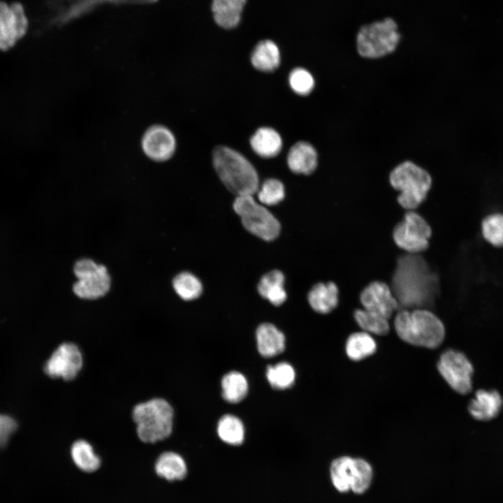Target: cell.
Listing matches in <instances>:
<instances>
[{
	"instance_id": "obj_1",
	"label": "cell",
	"mask_w": 503,
	"mask_h": 503,
	"mask_svg": "<svg viewBox=\"0 0 503 503\" xmlns=\"http://www.w3.org/2000/svg\"><path fill=\"white\" fill-rule=\"evenodd\" d=\"M400 309L431 310L439 296V278L421 254L402 252L389 284Z\"/></svg>"
},
{
	"instance_id": "obj_2",
	"label": "cell",
	"mask_w": 503,
	"mask_h": 503,
	"mask_svg": "<svg viewBox=\"0 0 503 503\" xmlns=\"http://www.w3.org/2000/svg\"><path fill=\"white\" fill-rule=\"evenodd\" d=\"M393 327L402 341L417 347L435 349L445 337L442 321L425 308L399 309L395 314Z\"/></svg>"
},
{
	"instance_id": "obj_3",
	"label": "cell",
	"mask_w": 503,
	"mask_h": 503,
	"mask_svg": "<svg viewBox=\"0 0 503 503\" xmlns=\"http://www.w3.org/2000/svg\"><path fill=\"white\" fill-rule=\"evenodd\" d=\"M212 161L218 176L230 191L238 196L257 192V172L242 154L231 147L219 145L213 150Z\"/></svg>"
},
{
	"instance_id": "obj_4",
	"label": "cell",
	"mask_w": 503,
	"mask_h": 503,
	"mask_svg": "<svg viewBox=\"0 0 503 503\" xmlns=\"http://www.w3.org/2000/svg\"><path fill=\"white\" fill-rule=\"evenodd\" d=\"M388 182L398 194L399 205L406 210H415L425 201L432 188L429 173L411 161H404L389 174Z\"/></svg>"
},
{
	"instance_id": "obj_5",
	"label": "cell",
	"mask_w": 503,
	"mask_h": 503,
	"mask_svg": "<svg viewBox=\"0 0 503 503\" xmlns=\"http://www.w3.org/2000/svg\"><path fill=\"white\" fill-rule=\"evenodd\" d=\"M173 409L164 399L153 398L136 405L132 416L138 438L155 443L168 437L173 425Z\"/></svg>"
},
{
	"instance_id": "obj_6",
	"label": "cell",
	"mask_w": 503,
	"mask_h": 503,
	"mask_svg": "<svg viewBox=\"0 0 503 503\" xmlns=\"http://www.w3.org/2000/svg\"><path fill=\"white\" fill-rule=\"evenodd\" d=\"M400 34L395 22L391 18L363 26L357 35V49L363 57L379 58L393 52Z\"/></svg>"
},
{
	"instance_id": "obj_7",
	"label": "cell",
	"mask_w": 503,
	"mask_h": 503,
	"mask_svg": "<svg viewBox=\"0 0 503 503\" xmlns=\"http://www.w3.org/2000/svg\"><path fill=\"white\" fill-rule=\"evenodd\" d=\"M233 209L249 233L267 241L278 236L280 231L279 221L265 205L258 203L253 195L237 196Z\"/></svg>"
},
{
	"instance_id": "obj_8",
	"label": "cell",
	"mask_w": 503,
	"mask_h": 503,
	"mask_svg": "<svg viewBox=\"0 0 503 503\" xmlns=\"http://www.w3.org/2000/svg\"><path fill=\"white\" fill-rule=\"evenodd\" d=\"M431 235L430 226L416 210H407L393 231L395 245L409 254L424 252L428 248Z\"/></svg>"
},
{
	"instance_id": "obj_9",
	"label": "cell",
	"mask_w": 503,
	"mask_h": 503,
	"mask_svg": "<svg viewBox=\"0 0 503 503\" xmlns=\"http://www.w3.org/2000/svg\"><path fill=\"white\" fill-rule=\"evenodd\" d=\"M73 271L78 280L73 289L79 298L96 299L109 291L110 277L104 265L96 264L91 259L83 258L76 262Z\"/></svg>"
},
{
	"instance_id": "obj_10",
	"label": "cell",
	"mask_w": 503,
	"mask_h": 503,
	"mask_svg": "<svg viewBox=\"0 0 503 503\" xmlns=\"http://www.w3.org/2000/svg\"><path fill=\"white\" fill-rule=\"evenodd\" d=\"M437 368L455 391L467 394L471 391L473 366L462 353L453 349L445 351L439 358Z\"/></svg>"
},
{
	"instance_id": "obj_11",
	"label": "cell",
	"mask_w": 503,
	"mask_h": 503,
	"mask_svg": "<svg viewBox=\"0 0 503 503\" xmlns=\"http://www.w3.org/2000/svg\"><path fill=\"white\" fill-rule=\"evenodd\" d=\"M29 20L23 5L0 0V50L6 51L27 33Z\"/></svg>"
},
{
	"instance_id": "obj_12",
	"label": "cell",
	"mask_w": 503,
	"mask_h": 503,
	"mask_svg": "<svg viewBox=\"0 0 503 503\" xmlns=\"http://www.w3.org/2000/svg\"><path fill=\"white\" fill-rule=\"evenodd\" d=\"M82 365V355L78 347L71 342H65L53 351L43 369L51 378L70 381L78 374Z\"/></svg>"
},
{
	"instance_id": "obj_13",
	"label": "cell",
	"mask_w": 503,
	"mask_h": 503,
	"mask_svg": "<svg viewBox=\"0 0 503 503\" xmlns=\"http://www.w3.org/2000/svg\"><path fill=\"white\" fill-rule=\"evenodd\" d=\"M359 300L363 309L388 320L400 309L390 286L381 281H373L367 285L360 292Z\"/></svg>"
},
{
	"instance_id": "obj_14",
	"label": "cell",
	"mask_w": 503,
	"mask_h": 503,
	"mask_svg": "<svg viewBox=\"0 0 503 503\" xmlns=\"http://www.w3.org/2000/svg\"><path fill=\"white\" fill-rule=\"evenodd\" d=\"M176 147L173 133L166 127L155 125L148 129L142 139V148L147 156L156 161L170 158Z\"/></svg>"
},
{
	"instance_id": "obj_15",
	"label": "cell",
	"mask_w": 503,
	"mask_h": 503,
	"mask_svg": "<svg viewBox=\"0 0 503 503\" xmlns=\"http://www.w3.org/2000/svg\"><path fill=\"white\" fill-rule=\"evenodd\" d=\"M307 300L311 308L316 313H331L339 305L338 286L332 281L317 282L310 289Z\"/></svg>"
},
{
	"instance_id": "obj_16",
	"label": "cell",
	"mask_w": 503,
	"mask_h": 503,
	"mask_svg": "<svg viewBox=\"0 0 503 503\" xmlns=\"http://www.w3.org/2000/svg\"><path fill=\"white\" fill-rule=\"evenodd\" d=\"M503 400L495 390H479L469 405L472 416L479 421H488L496 417L502 409Z\"/></svg>"
},
{
	"instance_id": "obj_17",
	"label": "cell",
	"mask_w": 503,
	"mask_h": 503,
	"mask_svg": "<svg viewBox=\"0 0 503 503\" xmlns=\"http://www.w3.org/2000/svg\"><path fill=\"white\" fill-rule=\"evenodd\" d=\"M315 148L307 142H298L290 149L287 156L289 169L297 174L309 175L316 168L318 159Z\"/></svg>"
},
{
	"instance_id": "obj_18",
	"label": "cell",
	"mask_w": 503,
	"mask_h": 503,
	"mask_svg": "<svg viewBox=\"0 0 503 503\" xmlns=\"http://www.w3.org/2000/svg\"><path fill=\"white\" fill-rule=\"evenodd\" d=\"M256 337L258 350L264 357L275 356L284 350V335L271 323L261 324L256 330Z\"/></svg>"
},
{
	"instance_id": "obj_19",
	"label": "cell",
	"mask_w": 503,
	"mask_h": 503,
	"mask_svg": "<svg viewBox=\"0 0 503 503\" xmlns=\"http://www.w3.org/2000/svg\"><path fill=\"white\" fill-rule=\"evenodd\" d=\"M246 0H212L215 22L225 29L235 28L240 22Z\"/></svg>"
},
{
	"instance_id": "obj_20",
	"label": "cell",
	"mask_w": 503,
	"mask_h": 503,
	"mask_svg": "<svg viewBox=\"0 0 503 503\" xmlns=\"http://www.w3.org/2000/svg\"><path fill=\"white\" fill-rule=\"evenodd\" d=\"M252 150L263 158L276 156L281 151L282 140L280 135L273 129L261 127L256 131L250 139Z\"/></svg>"
},
{
	"instance_id": "obj_21",
	"label": "cell",
	"mask_w": 503,
	"mask_h": 503,
	"mask_svg": "<svg viewBox=\"0 0 503 503\" xmlns=\"http://www.w3.org/2000/svg\"><path fill=\"white\" fill-rule=\"evenodd\" d=\"M284 284L283 273L277 270H272L262 277L258 284V291L263 298L278 306L286 299Z\"/></svg>"
},
{
	"instance_id": "obj_22",
	"label": "cell",
	"mask_w": 503,
	"mask_h": 503,
	"mask_svg": "<svg viewBox=\"0 0 503 503\" xmlns=\"http://www.w3.org/2000/svg\"><path fill=\"white\" fill-rule=\"evenodd\" d=\"M251 61L258 71H273L280 63V52L277 45L270 40L259 42L252 53Z\"/></svg>"
},
{
	"instance_id": "obj_23",
	"label": "cell",
	"mask_w": 503,
	"mask_h": 503,
	"mask_svg": "<svg viewBox=\"0 0 503 503\" xmlns=\"http://www.w3.org/2000/svg\"><path fill=\"white\" fill-rule=\"evenodd\" d=\"M355 469V458L341 456L335 459L330 467L334 487L340 493L351 490Z\"/></svg>"
},
{
	"instance_id": "obj_24",
	"label": "cell",
	"mask_w": 503,
	"mask_h": 503,
	"mask_svg": "<svg viewBox=\"0 0 503 503\" xmlns=\"http://www.w3.org/2000/svg\"><path fill=\"white\" fill-rule=\"evenodd\" d=\"M157 474L168 481L180 480L187 474V465L183 458L175 452H164L155 464Z\"/></svg>"
},
{
	"instance_id": "obj_25",
	"label": "cell",
	"mask_w": 503,
	"mask_h": 503,
	"mask_svg": "<svg viewBox=\"0 0 503 503\" xmlns=\"http://www.w3.org/2000/svg\"><path fill=\"white\" fill-rule=\"evenodd\" d=\"M345 349L351 360L359 361L372 355L376 351L377 344L372 335L358 331L348 337Z\"/></svg>"
},
{
	"instance_id": "obj_26",
	"label": "cell",
	"mask_w": 503,
	"mask_h": 503,
	"mask_svg": "<svg viewBox=\"0 0 503 503\" xmlns=\"http://www.w3.org/2000/svg\"><path fill=\"white\" fill-rule=\"evenodd\" d=\"M353 317L362 331L370 335L383 336L390 331V320L363 307L354 309Z\"/></svg>"
},
{
	"instance_id": "obj_27",
	"label": "cell",
	"mask_w": 503,
	"mask_h": 503,
	"mask_svg": "<svg viewBox=\"0 0 503 503\" xmlns=\"http://www.w3.org/2000/svg\"><path fill=\"white\" fill-rule=\"evenodd\" d=\"M221 386L223 398L231 403L240 402L248 391L246 377L236 371L226 374L221 379Z\"/></svg>"
},
{
	"instance_id": "obj_28",
	"label": "cell",
	"mask_w": 503,
	"mask_h": 503,
	"mask_svg": "<svg viewBox=\"0 0 503 503\" xmlns=\"http://www.w3.org/2000/svg\"><path fill=\"white\" fill-rule=\"evenodd\" d=\"M71 454L75 464L85 472H94L100 466L99 458L92 445L85 440L75 441L71 446Z\"/></svg>"
},
{
	"instance_id": "obj_29",
	"label": "cell",
	"mask_w": 503,
	"mask_h": 503,
	"mask_svg": "<svg viewBox=\"0 0 503 503\" xmlns=\"http://www.w3.org/2000/svg\"><path fill=\"white\" fill-rule=\"evenodd\" d=\"M217 433L223 442L231 445H239L245 438V428L239 418L226 414L218 422Z\"/></svg>"
},
{
	"instance_id": "obj_30",
	"label": "cell",
	"mask_w": 503,
	"mask_h": 503,
	"mask_svg": "<svg viewBox=\"0 0 503 503\" xmlns=\"http://www.w3.org/2000/svg\"><path fill=\"white\" fill-rule=\"evenodd\" d=\"M481 234L486 242L497 247H503V213L485 217L481 224Z\"/></svg>"
},
{
	"instance_id": "obj_31",
	"label": "cell",
	"mask_w": 503,
	"mask_h": 503,
	"mask_svg": "<svg viewBox=\"0 0 503 503\" xmlns=\"http://www.w3.org/2000/svg\"><path fill=\"white\" fill-rule=\"evenodd\" d=\"M173 288L177 295L184 300H192L202 293V284L190 272H182L173 279Z\"/></svg>"
},
{
	"instance_id": "obj_32",
	"label": "cell",
	"mask_w": 503,
	"mask_h": 503,
	"mask_svg": "<svg viewBox=\"0 0 503 503\" xmlns=\"http://www.w3.org/2000/svg\"><path fill=\"white\" fill-rule=\"evenodd\" d=\"M266 377L269 384L273 388L285 389L291 386L293 384L296 373L293 367L289 363L281 362L268 367Z\"/></svg>"
},
{
	"instance_id": "obj_33",
	"label": "cell",
	"mask_w": 503,
	"mask_h": 503,
	"mask_svg": "<svg viewBox=\"0 0 503 503\" xmlns=\"http://www.w3.org/2000/svg\"><path fill=\"white\" fill-rule=\"evenodd\" d=\"M258 199L263 205H275L283 200L285 195L284 184L277 179L265 180L258 189Z\"/></svg>"
},
{
	"instance_id": "obj_34",
	"label": "cell",
	"mask_w": 503,
	"mask_h": 503,
	"mask_svg": "<svg viewBox=\"0 0 503 503\" xmlns=\"http://www.w3.org/2000/svg\"><path fill=\"white\" fill-rule=\"evenodd\" d=\"M373 476L370 464L365 460L355 458V469L351 489L354 493L362 494L370 487Z\"/></svg>"
},
{
	"instance_id": "obj_35",
	"label": "cell",
	"mask_w": 503,
	"mask_h": 503,
	"mask_svg": "<svg viewBox=\"0 0 503 503\" xmlns=\"http://www.w3.org/2000/svg\"><path fill=\"white\" fill-rule=\"evenodd\" d=\"M289 82L292 90L299 95L309 94L314 87L312 74L305 68H296L289 75Z\"/></svg>"
},
{
	"instance_id": "obj_36",
	"label": "cell",
	"mask_w": 503,
	"mask_h": 503,
	"mask_svg": "<svg viewBox=\"0 0 503 503\" xmlns=\"http://www.w3.org/2000/svg\"><path fill=\"white\" fill-rule=\"evenodd\" d=\"M17 427V424L14 418L7 415L0 414V449L6 445Z\"/></svg>"
}]
</instances>
